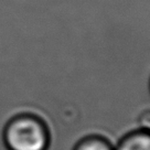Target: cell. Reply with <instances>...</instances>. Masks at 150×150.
<instances>
[{
  "mask_svg": "<svg viewBox=\"0 0 150 150\" xmlns=\"http://www.w3.org/2000/svg\"><path fill=\"white\" fill-rule=\"evenodd\" d=\"M115 150H150V129L139 127L118 140Z\"/></svg>",
  "mask_w": 150,
  "mask_h": 150,
  "instance_id": "cell-2",
  "label": "cell"
},
{
  "mask_svg": "<svg viewBox=\"0 0 150 150\" xmlns=\"http://www.w3.org/2000/svg\"><path fill=\"white\" fill-rule=\"evenodd\" d=\"M149 89H150V80H149Z\"/></svg>",
  "mask_w": 150,
  "mask_h": 150,
  "instance_id": "cell-4",
  "label": "cell"
},
{
  "mask_svg": "<svg viewBox=\"0 0 150 150\" xmlns=\"http://www.w3.org/2000/svg\"><path fill=\"white\" fill-rule=\"evenodd\" d=\"M72 150H115V146L107 137L99 134H89L82 137Z\"/></svg>",
  "mask_w": 150,
  "mask_h": 150,
  "instance_id": "cell-3",
  "label": "cell"
},
{
  "mask_svg": "<svg viewBox=\"0 0 150 150\" xmlns=\"http://www.w3.org/2000/svg\"><path fill=\"white\" fill-rule=\"evenodd\" d=\"M2 139L8 150H47L51 126L38 109L20 112L6 122Z\"/></svg>",
  "mask_w": 150,
  "mask_h": 150,
  "instance_id": "cell-1",
  "label": "cell"
}]
</instances>
